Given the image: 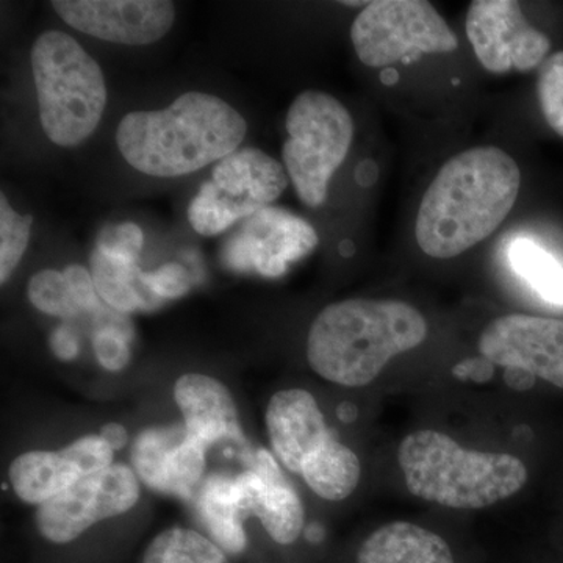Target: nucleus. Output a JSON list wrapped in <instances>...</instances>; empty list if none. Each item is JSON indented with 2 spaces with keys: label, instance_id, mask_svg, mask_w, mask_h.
<instances>
[{
  "label": "nucleus",
  "instance_id": "1",
  "mask_svg": "<svg viewBox=\"0 0 563 563\" xmlns=\"http://www.w3.org/2000/svg\"><path fill=\"white\" fill-rule=\"evenodd\" d=\"M521 187L517 162L495 146L450 158L418 209L415 236L433 258H453L492 235L509 217Z\"/></svg>",
  "mask_w": 563,
  "mask_h": 563
},
{
  "label": "nucleus",
  "instance_id": "2",
  "mask_svg": "<svg viewBox=\"0 0 563 563\" xmlns=\"http://www.w3.org/2000/svg\"><path fill=\"white\" fill-rule=\"evenodd\" d=\"M246 120L209 92L179 96L163 110L133 111L117 131L118 150L136 172L180 177L233 154L246 136Z\"/></svg>",
  "mask_w": 563,
  "mask_h": 563
},
{
  "label": "nucleus",
  "instance_id": "3",
  "mask_svg": "<svg viewBox=\"0 0 563 563\" xmlns=\"http://www.w3.org/2000/svg\"><path fill=\"white\" fill-rule=\"evenodd\" d=\"M428 339V322L396 299H346L322 309L307 336V361L322 379L343 387L376 380L396 355Z\"/></svg>",
  "mask_w": 563,
  "mask_h": 563
},
{
  "label": "nucleus",
  "instance_id": "4",
  "mask_svg": "<svg viewBox=\"0 0 563 563\" xmlns=\"http://www.w3.org/2000/svg\"><path fill=\"white\" fill-rule=\"evenodd\" d=\"M398 462L407 488L424 501L451 509H484L510 498L528 481V470L512 454L465 450L439 431L409 433Z\"/></svg>",
  "mask_w": 563,
  "mask_h": 563
},
{
  "label": "nucleus",
  "instance_id": "5",
  "mask_svg": "<svg viewBox=\"0 0 563 563\" xmlns=\"http://www.w3.org/2000/svg\"><path fill=\"white\" fill-rule=\"evenodd\" d=\"M41 128L52 143L73 147L90 139L107 106L101 66L68 33H41L31 52Z\"/></svg>",
  "mask_w": 563,
  "mask_h": 563
},
{
  "label": "nucleus",
  "instance_id": "6",
  "mask_svg": "<svg viewBox=\"0 0 563 563\" xmlns=\"http://www.w3.org/2000/svg\"><path fill=\"white\" fill-rule=\"evenodd\" d=\"M285 128V169L299 199L317 209L328 199L333 174L346 161L354 121L346 107L328 92L303 91L292 101Z\"/></svg>",
  "mask_w": 563,
  "mask_h": 563
},
{
  "label": "nucleus",
  "instance_id": "7",
  "mask_svg": "<svg viewBox=\"0 0 563 563\" xmlns=\"http://www.w3.org/2000/svg\"><path fill=\"white\" fill-rule=\"evenodd\" d=\"M287 169L255 147H244L222 158L211 179L188 207V220L203 236L220 235L233 222L246 220L287 190Z\"/></svg>",
  "mask_w": 563,
  "mask_h": 563
},
{
  "label": "nucleus",
  "instance_id": "8",
  "mask_svg": "<svg viewBox=\"0 0 563 563\" xmlns=\"http://www.w3.org/2000/svg\"><path fill=\"white\" fill-rule=\"evenodd\" d=\"M355 54L369 68H385L415 54H450L459 40L431 2L376 0L352 22Z\"/></svg>",
  "mask_w": 563,
  "mask_h": 563
},
{
  "label": "nucleus",
  "instance_id": "9",
  "mask_svg": "<svg viewBox=\"0 0 563 563\" xmlns=\"http://www.w3.org/2000/svg\"><path fill=\"white\" fill-rule=\"evenodd\" d=\"M140 499V483L133 468L118 463L88 474L68 490L41 504L36 528L51 543L66 544L92 526L128 514Z\"/></svg>",
  "mask_w": 563,
  "mask_h": 563
},
{
  "label": "nucleus",
  "instance_id": "10",
  "mask_svg": "<svg viewBox=\"0 0 563 563\" xmlns=\"http://www.w3.org/2000/svg\"><path fill=\"white\" fill-rule=\"evenodd\" d=\"M312 225L291 211L265 207L243 220L225 240L221 261L236 273L280 277L291 263L307 257L318 246Z\"/></svg>",
  "mask_w": 563,
  "mask_h": 563
},
{
  "label": "nucleus",
  "instance_id": "11",
  "mask_svg": "<svg viewBox=\"0 0 563 563\" xmlns=\"http://www.w3.org/2000/svg\"><path fill=\"white\" fill-rule=\"evenodd\" d=\"M466 35L488 73H529L540 68L551 41L533 29L515 0H474L466 14Z\"/></svg>",
  "mask_w": 563,
  "mask_h": 563
},
{
  "label": "nucleus",
  "instance_id": "12",
  "mask_svg": "<svg viewBox=\"0 0 563 563\" xmlns=\"http://www.w3.org/2000/svg\"><path fill=\"white\" fill-rule=\"evenodd\" d=\"M479 352L495 365L525 369L563 388V320L521 313L496 318L481 333Z\"/></svg>",
  "mask_w": 563,
  "mask_h": 563
},
{
  "label": "nucleus",
  "instance_id": "13",
  "mask_svg": "<svg viewBox=\"0 0 563 563\" xmlns=\"http://www.w3.org/2000/svg\"><path fill=\"white\" fill-rule=\"evenodd\" d=\"M52 7L76 31L125 46L157 43L176 20L166 0H55Z\"/></svg>",
  "mask_w": 563,
  "mask_h": 563
},
{
  "label": "nucleus",
  "instance_id": "14",
  "mask_svg": "<svg viewBox=\"0 0 563 563\" xmlns=\"http://www.w3.org/2000/svg\"><path fill=\"white\" fill-rule=\"evenodd\" d=\"M265 421L277 461L299 476L343 444L325 422L312 393L301 388L277 391L269 399Z\"/></svg>",
  "mask_w": 563,
  "mask_h": 563
},
{
  "label": "nucleus",
  "instance_id": "15",
  "mask_svg": "<svg viewBox=\"0 0 563 563\" xmlns=\"http://www.w3.org/2000/svg\"><path fill=\"white\" fill-rule=\"evenodd\" d=\"M114 451L101 435H85L60 451H29L10 465V483L21 501L41 504L68 490L81 477L113 465Z\"/></svg>",
  "mask_w": 563,
  "mask_h": 563
},
{
  "label": "nucleus",
  "instance_id": "16",
  "mask_svg": "<svg viewBox=\"0 0 563 563\" xmlns=\"http://www.w3.org/2000/svg\"><path fill=\"white\" fill-rule=\"evenodd\" d=\"M206 453L185 426L150 428L133 443V472L154 490L190 498L206 472Z\"/></svg>",
  "mask_w": 563,
  "mask_h": 563
},
{
  "label": "nucleus",
  "instance_id": "17",
  "mask_svg": "<svg viewBox=\"0 0 563 563\" xmlns=\"http://www.w3.org/2000/svg\"><path fill=\"white\" fill-rule=\"evenodd\" d=\"M235 485L246 518L257 517L274 542L291 544L299 539L306 523L303 504L269 451L258 450L251 470L239 474Z\"/></svg>",
  "mask_w": 563,
  "mask_h": 563
},
{
  "label": "nucleus",
  "instance_id": "18",
  "mask_svg": "<svg viewBox=\"0 0 563 563\" xmlns=\"http://www.w3.org/2000/svg\"><path fill=\"white\" fill-rule=\"evenodd\" d=\"M174 399L185 431L196 442L206 448L224 440L243 443L236 404L220 380L201 373L184 374L174 385Z\"/></svg>",
  "mask_w": 563,
  "mask_h": 563
},
{
  "label": "nucleus",
  "instance_id": "19",
  "mask_svg": "<svg viewBox=\"0 0 563 563\" xmlns=\"http://www.w3.org/2000/svg\"><path fill=\"white\" fill-rule=\"evenodd\" d=\"M357 563H455L439 533L409 521H393L362 543Z\"/></svg>",
  "mask_w": 563,
  "mask_h": 563
},
{
  "label": "nucleus",
  "instance_id": "20",
  "mask_svg": "<svg viewBox=\"0 0 563 563\" xmlns=\"http://www.w3.org/2000/svg\"><path fill=\"white\" fill-rule=\"evenodd\" d=\"M198 512L211 539L225 553L242 554L247 547L244 515L235 477L211 474L198 493Z\"/></svg>",
  "mask_w": 563,
  "mask_h": 563
},
{
  "label": "nucleus",
  "instance_id": "21",
  "mask_svg": "<svg viewBox=\"0 0 563 563\" xmlns=\"http://www.w3.org/2000/svg\"><path fill=\"white\" fill-rule=\"evenodd\" d=\"M91 276L98 295L120 312L144 310L150 298H154L141 282V269L135 263L110 257L99 250L91 254Z\"/></svg>",
  "mask_w": 563,
  "mask_h": 563
},
{
  "label": "nucleus",
  "instance_id": "22",
  "mask_svg": "<svg viewBox=\"0 0 563 563\" xmlns=\"http://www.w3.org/2000/svg\"><path fill=\"white\" fill-rule=\"evenodd\" d=\"M514 272L544 301L563 306V265L532 240H515L509 247Z\"/></svg>",
  "mask_w": 563,
  "mask_h": 563
},
{
  "label": "nucleus",
  "instance_id": "23",
  "mask_svg": "<svg viewBox=\"0 0 563 563\" xmlns=\"http://www.w3.org/2000/svg\"><path fill=\"white\" fill-rule=\"evenodd\" d=\"M143 563H229L225 551L213 540L187 528L158 533L147 547Z\"/></svg>",
  "mask_w": 563,
  "mask_h": 563
},
{
  "label": "nucleus",
  "instance_id": "24",
  "mask_svg": "<svg viewBox=\"0 0 563 563\" xmlns=\"http://www.w3.org/2000/svg\"><path fill=\"white\" fill-rule=\"evenodd\" d=\"M32 214H20L0 196V282L5 284L31 242Z\"/></svg>",
  "mask_w": 563,
  "mask_h": 563
},
{
  "label": "nucleus",
  "instance_id": "25",
  "mask_svg": "<svg viewBox=\"0 0 563 563\" xmlns=\"http://www.w3.org/2000/svg\"><path fill=\"white\" fill-rule=\"evenodd\" d=\"M27 295L33 307L51 317L69 320L81 312L65 274L55 269L36 273L29 282Z\"/></svg>",
  "mask_w": 563,
  "mask_h": 563
},
{
  "label": "nucleus",
  "instance_id": "26",
  "mask_svg": "<svg viewBox=\"0 0 563 563\" xmlns=\"http://www.w3.org/2000/svg\"><path fill=\"white\" fill-rule=\"evenodd\" d=\"M537 95L548 125L563 136V52L550 55L540 66Z\"/></svg>",
  "mask_w": 563,
  "mask_h": 563
},
{
  "label": "nucleus",
  "instance_id": "27",
  "mask_svg": "<svg viewBox=\"0 0 563 563\" xmlns=\"http://www.w3.org/2000/svg\"><path fill=\"white\" fill-rule=\"evenodd\" d=\"M143 242V232L139 225L133 222H122V224L107 225L99 233L96 250L110 255V257L121 258V261L136 265Z\"/></svg>",
  "mask_w": 563,
  "mask_h": 563
},
{
  "label": "nucleus",
  "instance_id": "28",
  "mask_svg": "<svg viewBox=\"0 0 563 563\" xmlns=\"http://www.w3.org/2000/svg\"><path fill=\"white\" fill-rule=\"evenodd\" d=\"M144 287L157 299H177L191 288V277L179 263H166L155 272H141Z\"/></svg>",
  "mask_w": 563,
  "mask_h": 563
},
{
  "label": "nucleus",
  "instance_id": "29",
  "mask_svg": "<svg viewBox=\"0 0 563 563\" xmlns=\"http://www.w3.org/2000/svg\"><path fill=\"white\" fill-rule=\"evenodd\" d=\"M96 358L107 372H122L131 362V346L128 336L118 328H103L92 335Z\"/></svg>",
  "mask_w": 563,
  "mask_h": 563
},
{
  "label": "nucleus",
  "instance_id": "30",
  "mask_svg": "<svg viewBox=\"0 0 563 563\" xmlns=\"http://www.w3.org/2000/svg\"><path fill=\"white\" fill-rule=\"evenodd\" d=\"M63 274L68 280L70 292H73L76 302L79 303L81 312L95 313L96 310L101 309L95 280H92V276L87 268L80 265H70Z\"/></svg>",
  "mask_w": 563,
  "mask_h": 563
},
{
  "label": "nucleus",
  "instance_id": "31",
  "mask_svg": "<svg viewBox=\"0 0 563 563\" xmlns=\"http://www.w3.org/2000/svg\"><path fill=\"white\" fill-rule=\"evenodd\" d=\"M495 374V363L485 358L484 355L476 358H465L453 368V376L462 383L485 384Z\"/></svg>",
  "mask_w": 563,
  "mask_h": 563
},
{
  "label": "nucleus",
  "instance_id": "32",
  "mask_svg": "<svg viewBox=\"0 0 563 563\" xmlns=\"http://www.w3.org/2000/svg\"><path fill=\"white\" fill-rule=\"evenodd\" d=\"M51 347L55 357L63 362L74 361L80 352L79 340L68 325H60L52 332Z\"/></svg>",
  "mask_w": 563,
  "mask_h": 563
},
{
  "label": "nucleus",
  "instance_id": "33",
  "mask_svg": "<svg viewBox=\"0 0 563 563\" xmlns=\"http://www.w3.org/2000/svg\"><path fill=\"white\" fill-rule=\"evenodd\" d=\"M537 377L521 368H506L504 383L515 391H528L536 385Z\"/></svg>",
  "mask_w": 563,
  "mask_h": 563
},
{
  "label": "nucleus",
  "instance_id": "34",
  "mask_svg": "<svg viewBox=\"0 0 563 563\" xmlns=\"http://www.w3.org/2000/svg\"><path fill=\"white\" fill-rule=\"evenodd\" d=\"M99 435L110 444L113 451H120L129 443L128 429L124 426L118 424V422H109V424L102 426Z\"/></svg>",
  "mask_w": 563,
  "mask_h": 563
},
{
  "label": "nucleus",
  "instance_id": "35",
  "mask_svg": "<svg viewBox=\"0 0 563 563\" xmlns=\"http://www.w3.org/2000/svg\"><path fill=\"white\" fill-rule=\"evenodd\" d=\"M336 417H339L340 421L343 422H352L355 421V418L358 417L357 407L352 402H342L336 409Z\"/></svg>",
  "mask_w": 563,
  "mask_h": 563
},
{
  "label": "nucleus",
  "instance_id": "36",
  "mask_svg": "<svg viewBox=\"0 0 563 563\" xmlns=\"http://www.w3.org/2000/svg\"><path fill=\"white\" fill-rule=\"evenodd\" d=\"M325 532L322 529L321 525L312 523L307 526L306 528V539L309 540L310 543H321L324 540Z\"/></svg>",
  "mask_w": 563,
  "mask_h": 563
}]
</instances>
